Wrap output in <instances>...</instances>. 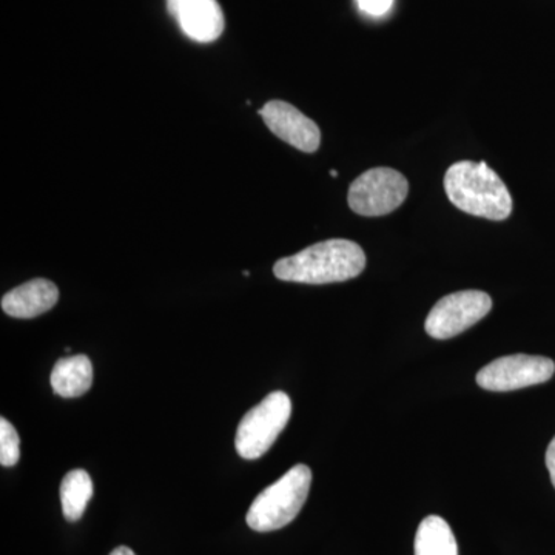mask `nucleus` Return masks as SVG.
I'll use <instances>...</instances> for the list:
<instances>
[{
    "instance_id": "f257e3e1",
    "label": "nucleus",
    "mask_w": 555,
    "mask_h": 555,
    "mask_svg": "<svg viewBox=\"0 0 555 555\" xmlns=\"http://www.w3.org/2000/svg\"><path fill=\"white\" fill-rule=\"evenodd\" d=\"M366 268L363 248L349 240L313 244L273 266L278 280L301 284H331L352 280Z\"/></svg>"
},
{
    "instance_id": "f03ea898",
    "label": "nucleus",
    "mask_w": 555,
    "mask_h": 555,
    "mask_svg": "<svg viewBox=\"0 0 555 555\" xmlns=\"http://www.w3.org/2000/svg\"><path fill=\"white\" fill-rule=\"evenodd\" d=\"M449 201L465 214L503 221L513 211V196L505 182L486 163L462 160L444 177Z\"/></svg>"
},
{
    "instance_id": "7ed1b4c3",
    "label": "nucleus",
    "mask_w": 555,
    "mask_h": 555,
    "mask_svg": "<svg viewBox=\"0 0 555 555\" xmlns=\"http://www.w3.org/2000/svg\"><path fill=\"white\" fill-rule=\"evenodd\" d=\"M312 470L309 466L297 465L288 469L254 500L246 517L248 528L270 532L292 524L308 500Z\"/></svg>"
},
{
    "instance_id": "20e7f679",
    "label": "nucleus",
    "mask_w": 555,
    "mask_h": 555,
    "mask_svg": "<svg viewBox=\"0 0 555 555\" xmlns=\"http://www.w3.org/2000/svg\"><path fill=\"white\" fill-rule=\"evenodd\" d=\"M292 415V400L286 392L269 393L258 406L241 420L235 447L246 460H257L275 443Z\"/></svg>"
},
{
    "instance_id": "39448f33",
    "label": "nucleus",
    "mask_w": 555,
    "mask_h": 555,
    "mask_svg": "<svg viewBox=\"0 0 555 555\" xmlns=\"http://www.w3.org/2000/svg\"><path fill=\"white\" fill-rule=\"evenodd\" d=\"M408 179L393 169H371L350 184L349 206L363 217H383L406 201Z\"/></svg>"
},
{
    "instance_id": "423d86ee",
    "label": "nucleus",
    "mask_w": 555,
    "mask_h": 555,
    "mask_svg": "<svg viewBox=\"0 0 555 555\" xmlns=\"http://www.w3.org/2000/svg\"><path fill=\"white\" fill-rule=\"evenodd\" d=\"M492 309V299L481 291H463L441 298L426 318L425 328L433 338L456 337L476 326Z\"/></svg>"
},
{
    "instance_id": "0eeeda50",
    "label": "nucleus",
    "mask_w": 555,
    "mask_h": 555,
    "mask_svg": "<svg viewBox=\"0 0 555 555\" xmlns=\"http://www.w3.org/2000/svg\"><path fill=\"white\" fill-rule=\"evenodd\" d=\"M555 364L546 357L507 356L496 358L477 374L478 386L492 392H509L542 385L553 377Z\"/></svg>"
},
{
    "instance_id": "6e6552de",
    "label": "nucleus",
    "mask_w": 555,
    "mask_h": 555,
    "mask_svg": "<svg viewBox=\"0 0 555 555\" xmlns=\"http://www.w3.org/2000/svg\"><path fill=\"white\" fill-rule=\"evenodd\" d=\"M259 115L270 131L292 147L306 153L317 152L320 147L321 131L317 124L294 105L284 101H270L259 109Z\"/></svg>"
},
{
    "instance_id": "1a4fd4ad",
    "label": "nucleus",
    "mask_w": 555,
    "mask_h": 555,
    "mask_svg": "<svg viewBox=\"0 0 555 555\" xmlns=\"http://www.w3.org/2000/svg\"><path fill=\"white\" fill-rule=\"evenodd\" d=\"M167 9L184 35L196 42H215L224 31V13L218 0H167Z\"/></svg>"
},
{
    "instance_id": "9d476101",
    "label": "nucleus",
    "mask_w": 555,
    "mask_h": 555,
    "mask_svg": "<svg viewBox=\"0 0 555 555\" xmlns=\"http://www.w3.org/2000/svg\"><path fill=\"white\" fill-rule=\"evenodd\" d=\"M60 301V288L49 280L38 278L3 295L2 309L13 318H36L49 312Z\"/></svg>"
},
{
    "instance_id": "9b49d317",
    "label": "nucleus",
    "mask_w": 555,
    "mask_h": 555,
    "mask_svg": "<svg viewBox=\"0 0 555 555\" xmlns=\"http://www.w3.org/2000/svg\"><path fill=\"white\" fill-rule=\"evenodd\" d=\"M93 385V364L87 356L61 358L51 372V387L62 398H78Z\"/></svg>"
},
{
    "instance_id": "f8f14e48",
    "label": "nucleus",
    "mask_w": 555,
    "mask_h": 555,
    "mask_svg": "<svg viewBox=\"0 0 555 555\" xmlns=\"http://www.w3.org/2000/svg\"><path fill=\"white\" fill-rule=\"evenodd\" d=\"M415 555H459L454 532L447 520L426 517L415 535Z\"/></svg>"
},
{
    "instance_id": "ddd939ff",
    "label": "nucleus",
    "mask_w": 555,
    "mask_h": 555,
    "mask_svg": "<svg viewBox=\"0 0 555 555\" xmlns=\"http://www.w3.org/2000/svg\"><path fill=\"white\" fill-rule=\"evenodd\" d=\"M93 480L83 469H75L61 483L62 513L68 521H78L93 499Z\"/></svg>"
},
{
    "instance_id": "4468645a",
    "label": "nucleus",
    "mask_w": 555,
    "mask_h": 555,
    "mask_svg": "<svg viewBox=\"0 0 555 555\" xmlns=\"http://www.w3.org/2000/svg\"><path fill=\"white\" fill-rule=\"evenodd\" d=\"M21 459V438L9 420L0 418V465L13 467Z\"/></svg>"
},
{
    "instance_id": "2eb2a0df",
    "label": "nucleus",
    "mask_w": 555,
    "mask_h": 555,
    "mask_svg": "<svg viewBox=\"0 0 555 555\" xmlns=\"http://www.w3.org/2000/svg\"><path fill=\"white\" fill-rule=\"evenodd\" d=\"M358 7L371 16H383L392 9L393 0H357Z\"/></svg>"
},
{
    "instance_id": "dca6fc26",
    "label": "nucleus",
    "mask_w": 555,
    "mask_h": 555,
    "mask_svg": "<svg viewBox=\"0 0 555 555\" xmlns=\"http://www.w3.org/2000/svg\"><path fill=\"white\" fill-rule=\"evenodd\" d=\"M546 466L547 470H550L551 481H553L555 488V437L553 441H551L550 447H547Z\"/></svg>"
},
{
    "instance_id": "f3484780",
    "label": "nucleus",
    "mask_w": 555,
    "mask_h": 555,
    "mask_svg": "<svg viewBox=\"0 0 555 555\" xmlns=\"http://www.w3.org/2000/svg\"><path fill=\"white\" fill-rule=\"evenodd\" d=\"M109 555H137L133 550H130L129 546H118L116 550L112 551Z\"/></svg>"
},
{
    "instance_id": "a211bd4d",
    "label": "nucleus",
    "mask_w": 555,
    "mask_h": 555,
    "mask_svg": "<svg viewBox=\"0 0 555 555\" xmlns=\"http://www.w3.org/2000/svg\"><path fill=\"white\" fill-rule=\"evenodd\" d=\"M331 177L337 178L338 177L337 170H331Z\"/></svg>"
}]
</instances>
